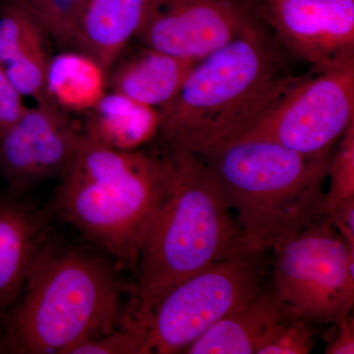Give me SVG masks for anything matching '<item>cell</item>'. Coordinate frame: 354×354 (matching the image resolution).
<instances>
[{
	"instance_id": "obj_7",
	"label": "cell",
	"mask_w": 354,
	"mask_h": 354,
	"mask_svg": "<svg viewBox=\"0 0 354 354\" xmlns=\"http://www.w3.org/2000/svg\"><path fill=\"white\" fill-rule=\"evenodd\" d=\"M272 292L315 325L335 324L354 305V249L327 218L272 249Z\"/></svg>"
},
{
	"instance_id": "obj_15",
	"label": "cell",
	"mask_w": 354,
	"mask_h": 354,
	"mask_svg": "<svg viewBox=\"0 0 354 354\" xmlns=\"http://www.w3.org/2000/svg\"><path fill=\"white\" fill-rule=\"evenodd\" d=\"M197 62L143 46L111 67L109 90L162 111L176 99Z\"/></svg>"
},
{
	"instance_id": "obj_11",
	"label": "cell",
	"mask_w": 354,
	"mask_h": 354,
	"mask_svg": "<svg viewBox=\"0 0 354 354\" xmlns=\"http://www.w3.org/2000/svg\"><path fill=\"white\" fill-rule=\"evenodd\" d=\"M69 113L53 104H36L0 139V176L6 191L25 195L34 186L66 174L82 141Z\"/></svg>"
},
{
	"instance_id": "obj_9",
	"label": "cell",
	"mask_w": 354,
	"mask_h": 354,
	"mask_svg": "<svg viewBox=\"0 0 354 354\" xmlns=\"http://www.w3.org/2000/svg\"><path fill=\"white\" fill-rule=\"evenodd\" d=\"M293 59L315 72L354 67V0H251Z\"/></svg>"
},
{
	"instance_id": "obj_19",
	"label": "cell",
	"mask_w": 354,
	"mask_h": 354,
	"mask_svg": "<svg viewBox=\"0 0 354 354\" xmlns=\"http://www.w3.org/2000/svg\"><path fill=\"white\" fill-rule=\"evenodd\" d=\"M62 50H72L77 24L88 0H18Z\"/></svg>"
},
{
	"instance_id": "obj_23",
	"label": "cell",
	"mask_w": 354,
	"mask_h": 354,
	"mask_svg": "<svg viewBox=\"0 0 354 354\" xmlns=\"http://www.w3.org/2000/svg\"><path fill=\"white\" fill-rule=\"evenodd\" d=\"M27 108L24 97L18 92L0 64V139Z\"/></svg>"
},
{
	"instance_id": "obj_25",
	"label": "cell",
	"mask_w": 354,
	"mask_h": 354,
	"mask_svg": "<svg viewBox=\"0 0 354 354\" xmlns=\"http://www.w3.org/2000/svg\"><path fill=\"white\" fill-rule=\"evenodd\" d=\"M334 335H330L327 342L325 353L353 354L354 353V324L353 316L348 315L334 324Z\"/></svg>"
},
{
	"instance_id": "obj_22",
	"label": "cell",
	"mask_w": 354,
	"mask_h": 354,
	"mask_svg": "<svg viewBox=\"0 0 354 354\" xmlns=\"http://www.w3.org/2000/svg\"><path fill=\"white\" fill-rule=\"evenodd\" d=\"M64 354H139V341L127 328L83 339Z\"/></svg>"
},
{
	"instance_id": "obj_17",
	"label": "cell",
	"mask_w": 354,
	"mask_h": 354,
	"mask_svg": "<svg viewBox=\"0 0 354 354\" xmlns=\"http://www.w3.org/2000/svg\"><path fill=\"white\" fill-rule=\"evenodd\" d=\"M160 111L108 91L85 113L81 131L87 138L120 151L140 150L160 132Z\"/></svg>"
},
{
	"instance_id": "obj_5",
	"label": "cell",
	"mask_w": 354,
	"mask_h": 354,
	"mask_svg": "<svg viewBox=\"0 0 354 354\" xmlns=\"http://www.w3.org/2000/svg\"><path fill=\"white\" fill-rule=\"evenodd\" d=\"M235 213L247 253L264 254L325 218L329 155L313 157L264 139H239L196 153Z\"/></svg>"
},
{
	"instance_id": "obj_14",
	"label": "cell",
	"mask_w": 354,
	"mask_h": 354,
	"mask_svg": "<svg viewBox=\"0 0 354 354\" xmlns=\"http://www.w3.org/2000/svg\"><path fill=\"white\" fill-rule=\"evenodd\" d=\"M153 0H88L72 50L95 58L106 71L122 57L145 24Z\"/></svg>"
},
{
	"instance_id": "obj_1",
	"label": "cell",
	"mask_w": 354,
	"mask_h": 354,
	"mask_svg": "<svg viewBox=\"0 0 354 354\" xmlns=\"http://www.w3.org/2000/svg\"><path fill=\"white\" fill-rule=\"evenodd\" d=\"M262 21L194 65L160 111L165 147L198 153L241 138L301 75Z\"/></svg>"
},
{
	"instance_id": "obj_21",
	"label": "cell",
	"mask_w": 354,
	"mask_h": 354,
	"mask_svg": "<svg viewBox=\"0 0 354 354\" xmlns=\"http://www.w3.org/2000/svg\"><path fill=\"white\" fill-rule=\"evenodd\" d=\"M330 188L326 202L354 197V122L339 140L330 158Z\"/></svg>"
},
{
	"instance_id": "obj_10",
	"label": "cell",
	"mask_w": 354,
	"mask_h": 354,
	"mask_svg": "<svg viewBox=\"0 0 354 354\" xmlns=\"http://www.w3.org/2000/svg\"><path fill=\"white\" fill-rule=\"evenodd\" d=\"M260 21L251 0H153L142 46L200 62Z\"/></svg>"
},
{
	"instance_id": "obj_12",
	"label": "cell",
	"mask_w": 354,
	"mask_h": 354,
	"mask_svg": "<svg viewBox=\"0 0 354 354\" xmlns=\"http://www.w3.org/2000/svg\"><path fill=\"white\" fill-rule=\"evenodd\" d=\"M53 216L24 195L0 193V316L19 297L35 260L51 237Z\"/></svg>"
},
{
	"instance_id": "obj_6",
	"label": "cell",
	"mask_w": 354,
	"mask_h": 354,
	"mask_svg": "<svg viewBox=\"0 0 354 354\" xmlns=\"http://www.w3.org/2000/svg\"><path fill=\"white\" fill-rule=\"evenodd\" d=\"M264 254L242 253L218 261L167 293L150 312L137 337L139 354H174L261 290Z\"/></svg>"
},
{
	"instance_id": "obj_2",
	"label": "cell",
	"mask_w": 354,
	"mask_h": 354,
	"mask_svg": "<svg viewBox=\"0 0 354 354\" xmlns=\"http://www.w3.org/2000/svg\"><path fill=\"white\" fill-rule=\"evenodd\" d=\"M174 165L171 193L147 230L123 327L137 335L172 288L218 261L247 253L218 181L196 153L165 147Z\"/></svg>"
},
{
	"instance_id": "obj_18",
	"label": "cell",
	"mask_w": 354,
	"mask_h": 354,
	"mask_svg": "<svg viewBox=\"0 0 354 354\" xmlns=\"http://www.w3.org/2000/svg\"><path fill=\"white\" fill-rule=\"evenodd\" d=\"M108 71L95 58L76 50L50 57L46 91L50 102L65 113H86L109 91Z\"/></svg>"
},
{
	"instance_id": "obj_8",
	"label": "cell",
	"mask_w": 354,
	"mask_h": 354,
	"mask_svg": "<svg viewBox=\"0 0 354 354\" xmlns=\"http://www.w3.org/2000/svg\"><path fill=\"white\" fill-rule=\"evenodd\" d=\"M353 122L354 67H349L300 76L239 139L269 140L320 157L334 152Z\"/></svg>"
},
{
	"instance_id": "obj_4",
	"label": "cell",
	"mask_w": 354,
	"mask_h": 354,
	"mask_svg": "<svg viewBox=\"0 0 354 354\" xmlns=\"http://www.w3.org/2000/svg\"><path fill=\"white\" fill-rule=\"evenodd\" d=\"M171 153L120 151L82 137L46 208L100 247L118 269H136L147 230L171 193Z\"/></svg>"
},
{
	"instance_id": "obj_20",
	"label": "cell",
	"mask_w": 354,
	"mask_h": 354,
	"mask_svg": "<svg viewBox=\"0 0 354 354\" xmlns=\"http://www.w3.org/2000/svg\"><path fill=\"white\" fill-rule=\"evenodd\" d=\"M315 324L293 314L268 330L255 354H307L316 344Z\"/></svg>"
},
{
	"instance_id": "obj_24",
	"label": "cell",
	"mask_w": 354,
	"mask_h": 354,
	"mask_svg": "<svg viewBox=\"0 0 354 354\" xmlns=\"http://www.w3.org/2000/svg\"><path fill=\"white\" fill-rule=\"evenodd\" d=\"M325 218L354 249V197L339 201H325Z\"/></svg>"
},
{
	"instance_id": "obj_13",
	"label": "cell",
	"mask_w": 354,
	"mask_h": 354,
	"mask_svg": "<svg viewBox=\"0 0 354 354\" xmlns=\"http://www.w3.org/2000/svg\"><path fill=\"white\" fill-rule=\"evenodd\" d=\"M48 32L18 0L0 6V64L24 97L36 104H53L46 91L50 55Z\"/></svg>"
},
{
	"instance_id": "obj_16",
	"label": "cell",
	"mask_w": 354,
	"mask_h": 354,
	"mask_svg": "<svg viewBox=\"0 0 354 354\" xmlns=\"http://www.w3.org/2000/svg\"><path fill=\"white\" fill-rule=\"evenodd\" d=\"M293 314L297 313L272 290H261L241 308L215 324L184 353L255 354L268 330Z\"/></svg>"
},
{
	"instance_id": "obj_3",
	"label": "cell",
	"mask_w": 354,
	"mask_h": 354,
	"mask_svg": "<svg viewBox=\"0 0 354 354\" xmlns=\"http://www.w3.org/2000/svg\"><path fill=\"white\" fill-rule=\"evenodd\" d=\"M120 271L111 258L50 237L19 297L0 316V353L64 354L122 328Z\"/></svg>"
}]
</instances>
